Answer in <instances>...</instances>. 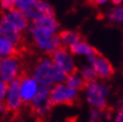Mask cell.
I'll use <instances>...</instances> for the list:
<instances>
[{
  "label": "cell",
  "mask_w": 123,
  "mask_h": 122,
  "mask_svg": "<svg viewBox=\"0 0 123 122\" xmlns=\"http://www.w3.org/2000/svg\"><path fill=\"white\" fill-rule=\"evenodd\" d=\"M0 34L16 44H20L22 42V33L29 29L30 26L25 14L16 8L3 12L0 17Z\"/></svg>",
  "instance_id": "cell-1"
},
{
  "label": "cell",
  "mask_w": 123,
  "mask_h": 122,
  "mask_svg": "<svg viewBox=\"0 0 123 122\" xmlns=\"http://www.w3.org/2000/svg\"><path fill=\"white\" fill-rule=\"evenodd\" d=\"M28 30L35 47L46 54L50 55L54 50L62 45L58 34L47 28L31 24Z\"/></svg>",
  "instance_id": "cell-2"
},
{
  "label": "cell",
  "mask_w": 123,
  "mask_h": 122,
  "mask_svg": "<svg viewBox=\"0 0 123 122\" xmlns=\"http://www.w3.org/2000/svg\"><path fill=\"white\" fill-rule=\"evenodd\" d=\"M78 101L77 90L69 87L62 83L55 84L50 88L49 92V102L51 106L57 105H76Z\"/></svg>",
  "instance_id": "cell-3"
},
{
  "label": "cell",
  "mask_w": 123,
  "mask_h": 122,
  "mask_svg": "<svg viewBox=\"0 0 123 122\" xmlns=\"http://www.w3.org/2000/svg\"><path fill=\"white\" fill-rule=\"evenodd\" d=\"M86 98L88 103L100 112H105L107 110L106 96L108 93V88L96 81L87 83L86 87Z\"/></svg>",
  "instance_id": "cell-4"
},
{
  "label": "cell",
  "mask_w": 123,
  "mask_h": 122,
  "mask_svg": "<svg viewBox=\"0 0 123 122\" xmlns=\"http://www.w3.org/2000/svg\"><path fill=\"white\" fill-rule=\"evenodd\" d=\"M31 76L38 82L40 86L51 87L54 84L53 62L50 58H40L33 66Z\"/></svg>",
  "instance_id": "cell-5"
},
{
  "label": "cell",
  "mask_w": 123,
  "mask_h": 122,
  "mask_svg": "<svg viewBox=\"0 0 123 122\" xmlns=\"http://www.w3.org/2000/svg\"><path fill=\"white\" fill-rule=\"evenodd\" d=\"M23 74L22 63L19 55L0 60V78L6 83L19 79Z\"/></svg>",
  "instance_id": "cell-6"
},
{
  "label": "cell",
  "mask_w": 123,
  "mask_h": 122,
  "mask_svg": "<svg viewBox=\"0 0 123 122\" xmlns=\"http://www.w3.org/2000/svg\"><path fill=\"white\" fill-rule=\"evenodd\" d=\"M50 59L54 65L64 70L67 74H75L77 73V68L74 64L72 57L67 51V48L64 45H61L56 50H54L50 54Z\"/></svg>",
  "instance_id": "cell-7"
},
{
  "label": "cell",
  "mask_w": 123,
  "mask_h": 122,
  "mask_svg": "<svg viewBox=\"0 0 123 122\" xmlns=\"http://www.w3.org/2000/svg\"><path fill=\"white\" fill-rule=\"evenodd\" d=\"M49 92H50V87L39 86L37 93L29 104L32 111L40 117H44L45 115H47L52 107L49 102Z\"/></svg>",
  "instance_id": "cell-8"
},
{
  "label": "cell",
  "mask_w": 123,
  "mask_h": 122,
  "mask_svg": "<svg viewBox=\"0 0 123 122\" xmlns=\"http://www.w3.org/2000/svg\"><path fill=\"white\" fill-rule=\"evenodd\" d=\"M23 104L24 103L20 95V82L19 79H16V80L8 83L7 93H6L3 105L7 111L17 112L21 109Z\"/></svg>",
  "instance_id": "cell-9"
},
{
  "label": "cell",
  "mask_w": 123,
  "mask_h": 122,
  "mask_svg": "<svg viewBox=\"0 0 123 122\" xmlns=\"http://www.w3.org/2000/svg\"><path fill=\"white\" fill-rule=\"evenodd\" d=\"M88 59L96 72L97 77L101 79H110L114 75L115 71L111 62L106 57H104L100 52L95 54L94 56L88 57Z\"/></svg>",
  "instance_id": "cell-10"
},
{
  "label": "cell",
  "mask_w": 123,
  "mask_h": 122,
  "mask_svg": "<svg viewBox=\"0 0 123 122\" xmlns=\"http://www.w3.org/2000/svg\"><path fill=\"white\" fill-rule=\"evenodd\" d=\"M20 82V95L24 104H30L36 95L40 85L35 79L28 74H24L19 78Z\"/></svg>",
  "instance_id": "cell-11"
},
{
  "label": "cell",
  "mask_w": 123,
  "mask_h": 122,
  "mask_svg": "<svg viewBox=\"0 0 123 122\" xmlns=\"http://www.w3.org/2000/svg\"><path fill=\"white\" fill-rule=\"evenodd\" d=\"M19 45L0 34V60L11 56L19 55Z\"/></svg>",
  "instance_id": "cell-12"
},
{
  "label": "cell",
  "mask_w": 123,
  "mask_h": 122,
  "mask_svg": "<svg viewBox=\"0 0 123 122\" xmlns=\"http://www.w3.org/2000/svg\"><path fill=\"white\" fill-rule=\"evenodd\" d=\"M69 50L72 54H85V55H87L88 57L94 56L95 54L99 52L96 48L90 46L87 42H85V41H80V42H78V43L70 45Z\"/></svg>",
  "instance_id": "cell-13"
},
{
  "label": "cell",
  "mask_w": 123,
  "mask_h": 122,
  "mask_svg": "<svg viewBox=\"0 0 123 122\" xmlns=\"http://www.w3.org/2000/svg\"><path fill=\"white\" fill-rule=\"evenodd\" d=\"M58 37L61 43L64 46H70L75 43L82 41V35L76 31H70V30H63L58 33Z\"/></svg>",
  "instance_id": "cell-14"
},
{
  "label": "cell",
  "mask_w": 123,
  "mask_h": 122,
  "mask_svg": "<svg viewBox=\"0 0 123 122\" xmlns=\"http://www.w3.org/2000/svg\"><path fill=\"white\" fill-rule=\"evenodd\" d=\"M32 24L47 28V29L51 30V31H54V32H56V30L59 26V24H58L57 20L55 19V17H51V16H41L38 18V19L33 21Z\"/></svg>",
  "instance_id": "cell-15"
},
{
  "label": "cell",
  "mask_w": 123,
  "mask_h": 122,
  "mask_svg": "<svg viewBox=\"0 0 123 122\" xmlns=\"http://www.w3.org/2000/svg\"><path fill=\"white\" fill-rule=\"evenodd\" d=\"M66 83L69 87L75 90H83L87 87V82L81 76H79L77 73L68 75V77L66 79Z\"/></svg>",
  "instance_id": "cell-16"
},
{
  "label": "cell",
  "mask_w": 123,
  "mask_h": 122,
  "mask_svg": "<svg viewBox=\"0 0 123 122\" xmlns=\"http://www.w3.org/2000/svg\"><path fill=\"white\" fill-rule=\"evenodd\" d=\"M81 77L84 79V80L89 83V82H93L96 80L97 78V74L94 70L93 67H90V66H85L81 69Z\"/></svg>",
  "instance_id": "cell-17"
},
{
  "label": "cell",
  "mask_w": 123,
  "mask_h": 122,
  "mask_svg": "<svg viewBox=\"0 0 123 122\" xmlns=\"http://www.w3.org/2000/svg\"><path fill=\"white\" fill-rule=\"evenodd\" d=\"M37 0H14L15 2V8L22 11L23 13L27 10L31 9L35 5Z\"/></svg>",
  "instance_id": "cell-18"
},
{
  "label": "cell",
  "mask_w": 123,
  "mask_h": 122,
  "mask_svg": "<svg viewBox=\"0 0 123 122\" xmlns=\"http://www.w3.org/2000/svg\"><path fill=\"white\" fill-rule=\"evenodd\" d=\"M68 75L69 74H67L64 70H62L61 68H59L58 66L53 64V79H54V82L61 83L63 81H66Z\"/></svg>",
  "instance_id": "cell-19"
},
{
  "label": "cell",
  "mask_w": 123,
  "mask_h": 122,
  "mask_svg": "<svg viewBox=\"0 0 123 122\" xmlns=\"http://www.w3.org/2000/svg\"><path fill=\"white\" fill-rule=\"evenodd\" d=\"M107 17L109 20L113 22H123V7H118L110 10Z\"/></svg>",
  "instance_id": "cell-20"
},
{
  "label": "cell",
  "mask_w": 123,
  "mask_h": 122,
  "mask_svg": "<svg viewBox=\"0 0 123 122\" xmlns=\"http://www.w3.org/2000/svg\"><path fill=\"white\" fill-rule=\"evenodd\" d=\"M7 88H8V83H6L0 78V105L4 103L6 93H7Z\"/></svg>",
  "instance_id": "cell-21"
},
{
  "label": "cell",
  "mask_w": 123,
  "mask_h": 122,
  "mask_svg": "<svg viewBox=\"0 0 123 122\" xmlns=\"http://www.w3.org/2000/svg\"><path fill=\"white\" fill-rule=\"evenodd\" d=\"M101 118V112L93 108L90 111V122H99Z\"/></svg>",
  "instance_id": "cell-22"
},
{
  "label": "cell",
  "mask_w": 123,
  "mask_h": 122,
  "mask_svg": "<svg viewBox=\"0 0 123 122\" xmlns=\"http://www.w3.org/2000/svg\"><path fill=\"white\" fill-rule=\"evenodd\" d=\"M105 1H107V0H87V3L90 6H92V7H96L97 5L102 4V3H104Z\"/></svg>",
  "instance_id": "cell-23"
},
{
  "label": "cell",
  "mask_w": 123,
  "mask_h": 122,
  "mask_svg": "<svg viewBox=\"0 0 123 122\" xmlns=\"http://www.w3.org/2000/svg\"><path fill=\"white\" fill-rule=\"evenodd\" d=\"M115 122H123V106L119 109L117 115H116Z\"/></svg>",
  "instance_id": "cell-24"
},
{
  "label": "cell",
  "mask_w": 123,
  "mask_h": 122,
  "mask_svg": "<svg viewBox=\"0 0 123 122\" xmlns=\"http://www.w3.org/2000/svg\"><path fill=\"white\" fill-rule=\"evenodd\" d=\"M6 111H7V110H6V108H5V106L2 104V105H0V115H1V114H3V113H5Z\"/></svg>",
  "instance_id": "cell-25"
},
{
  "label": "cell",
  "mask_w": 123,
  "mask_h": 122,
  "mask_svg": "<svg viewBox=\"0 0 123 122\" xmlns=\"http://www.w3.org/2000/svg\"><path fill=\"white\" fill-rule=\"evenodd\" d=\"M122 1H123V0H112V2H113L115 5H118V4H120Z\"/></svg>",
  "instance_id": "cell-26"
},
{
  "label": "cell",
  "mask_w": 123,
  "mask_h": 122,
  "mask_svg": "<svg viewBox=\"0 0 123 122\" xmlns=\"http://www.w3.org/2000/svg\"><path fill=\"white\" fill-rule=\"evenodd\" d=\"M0 31H1V24H0Z\"/></svg>",
  "instance_id": "cell-27"
},
{
  "label": "cell",
  "mask_w": 123,
  "mask_h": 122,
  "mask_svg": "<svg viewBox=\"0 0 123 122\" xmlns=\"http://www.w3.org/2000/svg\"><path fill=\"white\" fill-rule=\"evenodd\" d=\"M40 122H44V121H40Z\"/></svg>",
  "instance_id": "cell-28"
}]
</instances>
